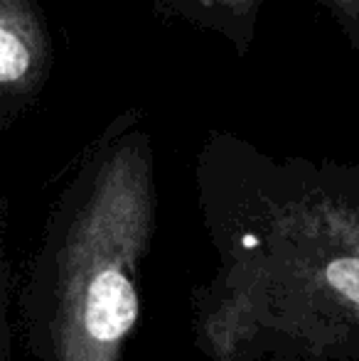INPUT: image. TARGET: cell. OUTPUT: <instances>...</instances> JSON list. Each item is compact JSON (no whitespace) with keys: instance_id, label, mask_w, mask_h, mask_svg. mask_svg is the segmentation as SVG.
<instances>
[{"instance_id":"cell-1","label":"cell","mask_w":359,"mask_h":361,"mask_svg":"<svg viewBox=\"0 0 359 361\" xmlns=\"http://www.w3.org/2000/svg\"><path fill=\"white\" fill-rule=\"evenodd\" d=\"M54 44L39 0H0V128L42 99Z\"/></svg>"},{"instance_id":"cell-2","label":"cell","mask_w":359,"mask_h":361,"mask_svg":"<svg viewBox=\"0 0 359 361\" xmlns=\"http://www.w3.org/2000/svg\"><path fill=\"white\" fill-rule=\"evenodd\" d=\"M264 5L266 0H155L160 15L226 39L239 57L251 52Z\"/></svg>"},{"instance_id":"cell-3","label":"cell","mask_w":359,"mask_h":361,"mask_svg":"<svg viewBox=\"0 0 359 361\" xmlns=\"http://www.w3.org/2000/svg\"><path fill=\"white\" fill-rule=\"evenodd\" d=\"M138 298L130 281L118 271H104L91 281L84 302L87 332L99 342H116L135 322Z\"/></svg>"},{"instance_id":"cell-4","label":"cell","mask_w":359,"mask_h":361,"mask_svg":"<svg viewBox=\"0 0 359 361\" xmlns=\"http://www.w3.org/2000/svg\"><path fill=\"white\" fill-rule=\"evenodd\" d=\"M327 283L359 305V258H337L327 266Z\"/></svg>"},{"instance_id":"cell-5","label":"cell","mask_w":359,"mask_h":361,"mask_svg":"<svg viewBox=\"0 0 359 361\" xmlns=\"http://www.w3.org/2000/svg\"><path fill=\"white\" fill-rule=\"evenodd\" d=\"M342 30L350 47L359 52V0H320Z\"/></svg>"}]
</instances>
